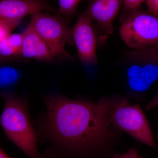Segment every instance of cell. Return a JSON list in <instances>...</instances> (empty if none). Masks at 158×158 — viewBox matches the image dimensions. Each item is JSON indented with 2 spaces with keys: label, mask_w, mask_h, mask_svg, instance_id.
I'll return each mask as SVG.
<instances>
[{
  "label": "cell",
  "mask_w": 158,
  "mask_h": 158,
  "mask_svg": "<svg viewBox=\"0 0 158 158\" xmlns=\"http://www.w3.org/2000/svg\"><path fill=\"white\" fill-rule=\"evenodd\" d=\"M111 102L112 96L98 102L48 97L43 131L55 146L69 153L85 155L101 151L118 132L109 118Z\"/></svg>",
  "instance_id": "cell-1"
},
{
  "label": "cell",
  "mask_w": 158,
  "mask_h": 158,
  "mask_svg": "<svg viewBox=\"0 0 158 158\" xmlns=\"http://www.w3.org/2000/svg\"><path fill=\"white\" fill-rule=\"evenodd\" d=\"M1 95L5 105L0 121L6 136L30 158H41L25 99L13 92Z\"/></svg>",
  "instance_id": "cell-2"
},
{
  "label": "cell",
  "mask_w": 158,
  "mask_h": 158,
  "mask_svg": "<svg viewBox=\"0 0 158 158\" xmlns=\"http://www.w3.org/2000/svg\"><path fill=\"white\" fill-rule=\"evenodd\" d=\"M123 59L125 97L142 99L158 79V45L127 51Z\"/></svg>",
  "instance_id": "cell-3"
},
{
  "label": "cell",
  "mask_w": 158,
  "mask_h": 158,
  "mask_svg": "<svg viewBox=\"0 0 158 158\" xmlns=\"http://www.w3.org/2000/svg\"><path fill=\"white\" fill-rule=\"evenodd\" d=\"M109 115L117 132H124L136 141L156 148L150 125L140 105L131 104L126 97L113 95Z\"/></svg>",
  "instance_id": "cell-4"
},
{
  "label": "cell",
  "mask_w": 158,
  "mask_h": 158,
  "mask_svg": "<svg viewBox=\"0 0 158 158\" xmlns=\"http://www.w3.org/2000/svg\"><path fill=\"white\" fill-rule=\"evenodd\" d=\"M118 32L121 39L131 49L158 45V15L141 7L123 11Z\"/></svg>",
  "instance_id": "cell-5"
},
{
  "label": "cell",
  "mask_w": 158,
  "mask_h": 158,
  "mask_svg": "<svg viewBox=\"0 0 158 158\" xmlns=\"http://www.w3.org/2000/svg\"><path fill=\"white\" fill-rule=\"evenodd\" d=\"M30 24L39 34L55 57H73L65 51V44H73V29L60 14L51 15L40 12L31 15Z\"/></svg>",
  "instance_id": "cell-6"
},
{
  "label": "cell",
  "mask_w": 158,
  "mask_h": 158,
  "mask_svg": "<svg viewBox=\"0 0 158 158\" xmlns=\"http://www.w3.org/2000/svg\"><path fill=\"white\" fill-rule=\"evenodd\" d=\"M92 21L84 14L80 15L73 29V38L78 52L79 60L87 73L96 72L98 61L97 55V35Z\"/></svg>",
  "instance_id": "cell-7"
},
{
  "label": "cell",
  "mask_w": 158,
  "mask_h": 158,
  "mask_svg": "<svg viewBox=\"0 0 158 158\" xmlns=\"http://www.w3.org/2000/svg\"><path fill=\"white\" fill-rule=\"evenodd\" d=\"M123 0H91L83 14L96 23L98 40L104 44L113 32V22L117 17Z\"/></svg>",
  "instance_id": "cell-8"
},
{
  "label": "cell",
  "mask_w": 158,
  "mask_h": 158,
  "mask_svg": "<svg viewBox=\"0 0 158 158\" xmlns=\"http://www.w3.org/2000/svg\"><path fill=\"white\" fill-rule=\"evenodd\" d=\"M56 12L45 0H1L0 19L21 20L28 15L44 11Z\"/></svg>",
  "instance_id": "cell-9"
},
{
  "label": "cell",
  "mask_w": 158,
  "mask_h": 158,
  "mask_svg": "<svg viewBox=\"0 0 158 158\" xmlns=\"http://www.w3.org/2000/svg\"><path fill=\"white\" fill-rule=\"evenodd\" d=\"M21 56L26 59L51 61L55 59L50 49L30 24L23 33Z\"/></svg>",
  "instance_id": "cell-10"
},
{
  "label": "cell",
  "mask_w": 158,
  "mask_h": 158,
  "mask_svg": "<svg viewBox=\"0 0 158 158\" xmlns=\"http://www.w3.org/2000/svg\"><path fill=\"white\" fill-rule=\"evenodd\" d=\"M22 73L18 69L9 66L0 69V86L2 93H8L9 89L14 88L19 81Z\"/></svg>",
  "instance_id": "cell-11"
},
{
  "label": "cell",
  "mask_w": 158,
  "mask_h": 158,
  "mask_svg": "<svg viewBox=\"0 0 158 158\" xmlns=\"http://www.w3.org/2000/svg\"><path fill=\"white\" fill-rule=\"evenodd\" d=\"M82 0H58L59 14L71 16L77 13V8Z\"/></svg>",
  "instance_id": "cell-12"
},
{
  "label": "cell",
  "mask_w": 158,
  "mask_h": 158,
  "mask_svg": "<svg viewBox=\"0 0 158 158\" xmlns=\"http://www.w3.org/2000/svg\"><path fill=\"white\" fill-rule=\"evenodd\" d=\"M19 20H5L0 19V40L9 37L20 23Z\"/></svg>",
  "instance_id": "cell-13"
},
{
  "label": "cell",
  "mask_w": 158,
  "mask_h": 158,
  "mask_svg": "<svg viewBox=\"0 0 158 158\" xmlns=\"http://www.w3.org/2000/svg\"><path fill=\"white\" fill-rule=\"evenodd\" d=\"M7 39L15 56H21L23 42L22 34H11Z\"/></svg>",
  "instance_id": "cell-14"
},
{
  "label": "cell",
  "mask_w": 158,
  "mask_h": 158,
  "mask_svg": "<svg viewBox=\"0 0 158 158\" xmlns=\"http://www.w3.org/2000/svg\"><path fill=\"white\" fill-rule=\"evenodd\" d=\"M7 38L8 37L0 40V55L1 58L15 56L14 51L9 45Z\"/></svg>",
  "instance_id": "cell-15"
},
{
  "label": "cell",
  "mask_w": 158,
  "mask_h": 158,
  "mask_svg": "<svg viewBox=\"0 0 158 158\" xmlns=\"http://www.w3.org/2000/svg\"><path fill=\"white\" fill-rule=\"evenodd\" d=\"M146 0H123V11H127L141 7V4Z\"/></svg>",
  "instance_id": "cell-16"
},
{
  "label": "cell",
  "mask_w": 158,
  "mask_h": 158,
  "mask_svg": "<svg viewBox=\"0 0 158 158\" xmlns=\"http://www.w3.org/2000/svg\"><path fill=\"white\" fill-rule=\"evenodd\" d=\"M107 158H141L138 150L135 148H131L127 151L122 154H116Z\"/></svg>",
  "instance_id": "cell-17"
},
{
  "label": "cell",
  "mask_w": 158,
  "mask_h": 158,
  "mask_svg": "<svg viewBox=\"0 0 158 158\" xmlns=\"http://www.w3.org/2000/svg\"><path fill=\"white\" fill-rule=\"evenodd\" d=\"M148 11L158 15V0H146Z\"/></svg>",
  "instance_id": "cell-18"
},
{
  "label": "cell",
  "mask_w": 158,
  "mask_h": 158,
  "mask_svg": "<svg viewBox=\"0 0 158 158\" xmlns=\"http://www.w3.org/2000/svg\"><path fill=\"white\" fill-rule=\"evenodd\" d=\"M158 107V89L153 97L146 106V110H149Z\"/></svg>",
  "instance_id": "cell-19"
},
{
  "label": "cell",
  "mask_w": 158,
  "mask_h": 158,
  "mask_svg": "<svg viewBox=\"0 0 158 158\" xmlns=\"http://www.w3.org/2000/svg\"><path fill=\"white\" fill-rule=\"evenodd\" d=\"M0 158H11L4 150L2 148H0Z\"/></svg>",
  "instance_id": "cell-20"
},
{
  "label": "cell",
  "mask_w": 158,
  "mask_h": 158,
  "mask_svg": "<svg viewBox=\"0 0 158 158\" xmlns=\"http://www.w3.org/2000/svg\"><path fill=\"white\" fill-rule=\"evenodd\" d=\"M41 158H55V156L52 153L47 152L42 155Z\"/></svg>",
  "instance_id": "cell-21"
},
{
  "label": "cell",
  "mask_w": 158,
  "mask_h": 158,
  "mask_svg": "<svg viewBox=\"0 0 158 158\" xmlns=\"http://www.w3.org/2000/svg\"><path fill=\"white\" fill-rule=\"evenodd\" d=\"M156 139H157V140L158 141V133L157 134V136H156Z\"/></svg>",
  "instance_id": "cell-22"
}]
</instances>
